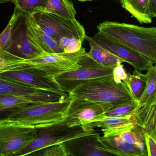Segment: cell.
<instances>
[{
	"instance_id": "obj_9",
	"label": "cell",
	"mask_w": 156,
	"mask_h": 156,
	"mask_svg": "<svg viewBox=\"0 0 156 156\" xmlns=\"http://www.w3.org/2000/svg\"><path fill=\"white\" fill-rule=\"evenodd\" d=\"M0 77L44 91L59 94L66 93L56 83L54 76L30 66L21 67L2 73L0 74Z\"/></svg>"
},
{
	"instance_id": "obj_23",
	"label": "cell",
	"mask_w": 156,
	"mask_h": 156,
	"mask_svg": "<svg viewBox=\"0 0 156 156\" xmlns=\"http://www.w3.org/2000/svg\"><path fill=\"white\" fill-rule=\"evenodd\" d=\"M140 107L139 101L133 100L129 101L108 110L93 119L90 123L96 122L107 117H123L132 115L136 113Z\"/></svg>"
},
{
	"instance_id": "obj_8",
	"label": "cell",
	"mask_w": 156,
	"mask_h": 156,
	"mask_svg": "<svg viewBox=\"0 0 156 156\" xmlns=\"http://www.w3.org/2000/svg\"><path fill=\"white\" fill-rule=\"evenodd\" d=\"M36 134L34 127L0 121V156H13L30 144Z\"/></svg>"
},
{
	"instance_id": "obj_12",
	"label": "cell",
	"mask_w": 156,
	"mask_h": 156,
	"mask_svg": "<svg viewBox=\"0 0 156 156\" xmlns=\"http://www.w3.org/2000/svg\"><path fill=\"white\" fill-rule=\"evenodd\" d=\"M96 43L132 66L135 70L147 71L154 63L152 60L129 47L98 32L91 37Z\"/></svg>"
},
{
	"instance_id": "obj_38",
	"label": "cell",
	"mask_w": 156,
	"mask_h": 156,
	"mask_svg": "<svg viewBox=\"0 0 156 156\" xmlns=\"http://www.w3.org/2000/svg\"><path fill=\"white\" fill-rule=\"evenodd\" d=\"M116 1H119V0H116Z\"/></svg>"
},
{
	"instance_id": "obj_7",
	"label": "cell",
	"mask_w": 156,
	"mask_h": 156,
	"mask_svg": "<svg viewBox=\"0 0 156 156\" xmlns=\"http://www.w3.org/2000/svg\"><path fill=\"white\" fill-rule=\"evenodd\" d=\"M36 24L58 43L63 37L79 39L84 41L86 32L83 26L76 20H69L45 12L30 14Z\"/></svg>"
},
{
	"instance_id": "obj_36",
	"label": "cell",
	"mask_w": 156,
	"mask_h": 156,
	"mask_svg": "<svg viewBox=\"0 0 156 156\" xmlns=\"http://www.w3.org/2000/svg\"><path fill=\"white\" fill-rule=\"evenodd\" d=\"M78 1L84 2L92 1H95V0H77Z\"/></svg>"
},
{
	"instance_id": "obj_10",
	"label": "cell",
	"mask_w": 156,
	"mask_h": 156,
	"mask_svg": "<svg viewBox=\"0 0 156 156\" xmlns=\"http://www.w3.org/2000/svg\"><path fill=\"white\" fill-rule=\"evenodd\" d=\"M86 52L85 49L82 47L76 52L46 53L38 58L28 60L30 64L28 66L54 76L80 67V60Z\"/></svg>"
},
{
	"instance_id": "obj_16",
	"label": "cell",
	"mask_w": 156,
	"mask_h": 156,
	"mask_svg": "<svg viewBox=\"0 0 156 156\" xmlns=\"http://www.w3.org/2000/svg\"><path fill=\"white\" fill-rule=\"evenodd\" d=\"M26 26L31 37L45 52L52 54L64 52L55 41L36 24L30 14H26Z\"/></svg>"
},
{
	"instance_id": "obj_15",
	"label": "cell",
	"mask_w": 156,
	"mask_h": 156,
	"mask_svg": "<svg viewBox=\"0 0 156 156\" xmlns=\"http://www.w3.org/2000/svg\"><path fill=\"white\" fill-rule=\"evenodd\" d=\"M136 114L123 117H107L96 122L82 125L86 130L94 131L95 128H101L104 136H119L128 130H132L136 126Z\"/></svg>"
},
{
	"instance_id": "obj_29",
	"label": "cell",
	"mask_w": 156,
	"mask_h": 156,
	"mask_svg": "<svg viewBox=\"0 0 156 156\" xmlns=\"http://www.w3.org/2000/svg\"><path fill=\"white\" fill-rule=\"evenodd\" d=\"M83 41L78 39L70 37H63L58 42L65 52L73 53L79 51L82 48Z\"/></svg>"
},
{
	"instance_id": "obj_11",
	"label": "cell",
	"mask_w": 156,
	"mask_h": 156,
	"mask_svg": "<svg viewBox=\"0 0 156 156\" xmlns=\"http://www.w3.org/2000/svg\"><path fill=\"white\" fill-rule=\"evenodd\" d=\"M100 134L94 132L62 143L67 156H123L116 150L104 144Z\"/></svg>"
},
{
	"instance_id": "obj_37",
	"label": "cell",
	"mask_w": 156,
	"mask_h": 156,
	"mask_svg": "<svg viewBox=\"0 0 156 156\" xmlns=\"http://www.w3.org/2000/svg\"><path fill=\"white\" fill-rule=\"evenodd\" d=\"M2 112V110H1V109H0V112Z\"/></svg>"
},
{
	"instance_id": "obj_33",
	"label": "cell",
	"mask_w": 156,
	"mask_h": 156,
	"mask_svg": "<svg viewBox=\"0 0 156 156\" xmlns=\"http://www.w3.org/2000/svg\"><path fill=\"white\" fill-rule=\"evenodd\" d=\"M113 76L114 81L117 83H120L122 81L124 82L126 80L127 73L122 64L118 65L113 69Z\"/></svg>"
},
{
	"instance_id": "obj_19",
	"label": "cell",
	"mask_w": 156,
	"mask_h": 156,
	"mask_svg": "<svg viewBox=\"0 0 156 156\" xmlns=\"http://www.w3.org/2000/svg\"><path fill=\"white\" fill-rule=\"evenodd\" d=\"M102 142L107 146L116 150L123 156H147V151L142 150L138 146L128 143L119 136H100Z\"/></svg>"
},
{
	"instance_id": "obj_24",
	"label": "cell",
	"mask_w": 156,
	"mask_h": 156,
	"mask_svg": "<svg viewBox=\"0 0 156 156\" xmlns=\"http://www.w3.org/2000/svg\"><path fill=\"white\" fill-rule=\"evenodd\" d=\"M129 91L136 100L139 101L145 90L146 78L145 74L135 70L132 74L127 73L126 79L124 81Z\"/></svg>"
},
{
	"instance_id": "obj_20",
	"label": "cell",
	"mask_w": 156,
	"mask_h": 156,
	"mask_svg": "<svg viewBox=\"0 0 156 156\" xmlns=\"http://www.w3.org/2000/svg\"><path fill=\"white\" fill-rule=\"evenodd\" d=\"M121 7L140 23H151L148 12L149 0H119Z\"/></svg>"
},
{
	"instance_id": "obj_5",
	"label": "cell",
	"mask_w": 156,
	"mask_h": 156,
	"mask_svg": "<svg viewBox=\"0 0 156 156\" xmlns=\"http://www.w3.org/2000/svg\"><path fill=\"white\" fill-rule=\"evenodd\" d=\"M12 15L13 20L10 42L5 51L27 60L47 53L29 34L26 26V13L15 7Z\"/></svg>"
},
{
	"instance_id": "obj_26",
	"label": "cell",
	"mask_w": 156,
	"mask_h": 156,
	"mask_svg": "<svg viewBox=\"0 0 156 156\" xmlns=\"http://www.w3.org/2000/svg\"><path fill=\"white\" fill-rule=\"evenodd\" d=\"M145 74L146 84L145 90L139 100L140 106L156 98V67L153 65Z\"/></svg>"
},
{
	"instance_id": "obj_34",
	"label": "cell",
	"mask_w": 156,
	"mask_h": 156,
	"mask_svg": "<svg viewBox=\"0 0 156 156\" xmlns=\"http://www.w3.org/2000/svg\"><path fill=\"white\" fill-rule=\"evenodd\" d=\"M148 12L151 19L156 17V0H149Z\"/></svg>"
},
{
	"instance_id": "obj_25",
	"label": "cell",
	"mask_w": 156,
	"mask_h": 156,
	"mask_svg": "<svg viewBox=\"0 0 156 156\" xmlns=\"http://www.w3.org/2000/svg\"><path fill=\"white\" fill-rule=\"evenodd\" d=\"M28 60L0 50V74L11 70L30 65Z\"/></svg>"
},
{
	"instance_id": "obj_28",
	"label": "cell",
	"mask_w": 156,
	"mask_h": 156,
	"mask_svg": "<svg viewBox=\"0 0 156 156\" xmlns=\"http://www.w3.org/2000/svg\"><path fill=\"white\" fill-rule=\"evenodd\" d=\"M119 136L126 142L130 144L136 145L139 147L142 150L147 151L145 149V142L143 133L141 129L135 126L132 130H128L121 133Z\"/></svg>"
},
{
	"instance_id": "obj_6",
	"label": "cell",
	"mask_w": 156,
	"mask_h": 156,
	"mask_svg": "<svg viewBox=\"0 0 156 156\" xmlns=\"http://www.w3.org/2000/svg\"><path fill=\"white\" fill-rule=\"evenodd\" d=\"M80 67L76 69L54 75L56 83L68 94L80 84L113 75L114 68L99 64L89 57L87 52L80 60Z\"/></svg>"
},
{
	"instance_id": "obj_31",
	"label": "cell",
	"mask_w": 156,
	"mask_h": 156,
	"mask_svg": "<svg viewBox=\"0 0 156 156\" xmlns=\"http://www.w3.org/2000/svg\"><path fill=\"white\" fill-rule=\"evenodd\" d=\"M144 142L147 148V156H156V130L149 133H143Z\"/></svg>"
},
{
	"instance_id": "obj_13",
	"label": "cell",
	"mask_w": 156,
	"mask_h": 156,
	"mask_svg": "<svg viewBox=\"0 0 156 156\" xmlns=\"http://www.w3.org/2000/svg\"><path fill=\"white\" fill-rule=\"evenodd\" d=\"M114 108L115 107L109 104L71 98L64 119L69 126H82L90 123L96 118Z\"/></svg>"
},
{
	"instance_id": "obj_30",
	"label": "cell",
	"mask_w": 156,
	"mask_h": 156,
	"mask_svg": "<svg viewBox=\"0 0 156 156\" xmlns=\"http://www.w3.org/2000/svg\"><path fill=\"white\" fill-rule=\"evenodd\" d=\"M30 155L42 156H67L62 143L52 145L32 153Z\"/></svg>"
},
{
	"instance_id": "obj_14",
	"label": "cell",
	"mask_w": 156,
	"mask_h": 156,
	"mask_svg": "<svg viewBox=\"0 0 156 156\" xmlns=\"http://www.w3.org/2000/svg\"><path fill=\"white\" fill-rule=\"evenodd\" d=\"M68 96L67 93L51 92L28 95H0V109L2 112L32 104L59 101Z\"/></svg>"
},
{
	"instance_id": "obj_3",
	"label": "cell",
	"mask_w": 156,
	"mask_h": 156,
	"mask_svg": "<svg viewBox=\"0 0 156 156\" xmlns=\"http://www.w3.org/2000/svg\"><path fill=\"white\" fill-rule=\"evenodd\" d=\"M71 100L69 95L59 101L32 104L14 108L0 121L36 128L52 125L64 119Z\"/></svg>"
},
{
	"instance_id": "obj_22",
	"label": "cell",
	"mask_w": 156,
	"mask_h": 156,
	"mask_svg": "<svg viewBox=\"0 0 156 156\" xmlns=\"http://www.w3.org/2000/svg\"><path fill=\"white\" fill-rule=\"evenodd\" d=\"M0 77V95H28L48 92Z\"/></svg>"
},
{
	"instance_id": "obj_32",
	"label": "cell",
	"mask_w": 156,
	"mask_h": 156,
	"mask_svg": "<svg viewBox=\"0 0 156 156\" xmlns=\"http://www.w3.org/2000/svg\"><path fill=\"white\" fill-rule=\"evenodd\" d=\"M13 20V17L12 15L7 27L0 34V50L6 51L9 44Z\"/></svg>"
},
{
	"instance_id": "obj_4",
	"label": "cell",
	"mask_w": 156,
	"mask_h": 156,
	"mask_svg": "<svg viewBox=\"0 0 156 156\" xmlns=\"http://www.w3.org/2000/svg\"><path fill=\"white\" fill-rule=\"evenodd\" d=\"M36 130L35 138L13 156L30 155L47 147L61 144L95 131L86 130L81 126H69L64 119L52 125L36 128Z\"/></svg>"
},
{
	"instance_id": "obj_21",
	"label": "cell",
	"mask_w": 156,
	"mask_h": 156,
	"mask_svg": "<svg viewBox=\"0 0 156 156\" xmlns=\"http://www.w3.org/2000/svg\"><path fill=\"white\" fill-rule=\"evenodd\" d=\"M43 12L69 20L76 19V14L73 3L70 0H47L46 7Z\"/></svg>"
},
{
	"instance_id": "obj_18",
	"label": "cell",
	"mask_w": 156,
	"mask_h": 156,
	"mask_svg": "<svg viewBox=\"0 0 156 156\" xmlns=\"http://www.w3.org/2000/svg\"><path fill=\"white\" fill-rule=\"evenodd\" d=\"M85 39L88 42L90 48L87 54L98 63L105 67L114 68L118 65L124 62L123 60L94 42L90 36L86 35Z\"/></svg>"
},
{
	"instance_id": "obj_1",
	"label": "cell",
	"mask_w": 156,
	"mask_h": 156,
	"mask_svg": "<svg viewBox=\"0 0 156 156\" xmlns=\"http://www.w3.org/2000/svg\"><path fill=\"white\" fill-rule=\"evenodd\" d=\"M99 32L156 62V28L106 21L97 27Z\"/></svg>"
},
{
	"instance_id": "obj_17",
	"label": "cell",
	"mask_w": 156,
	"mask_h": 156,
	"mask_svg": "<svg viewBox=\"0 0 156 156\" xmlns=\"http://www.w3.org/2000/svg\"><path fill=\"white\" fill-rule=\"evenodd\" d=\"M156 98L140 107L136 114V126L142 131L150 133L156 130Z\"/></svg>"
},
{
	"instance_id": "obj_27",
	"label": "cell",
	"mask_w": 156,
	"mask_h": 156,
	"mask_svg": "<svg viewBox=\"0 0 156 156\" xmlns=\"http://www.w3.org/2000/svg\"><path fill=\"white\" fill-rule=\"evenodd\" d=\"M47 0H12L15 7L21 11L31 14L37 12L44 11Z\"/></svg>"
},
{
	"instance_id": "obj_35",
	"label": "cell",
	"mask_w": 156,
	"mask_h": 156,
	"mask_svg": "<svg viewBox=\"0 0 156 156\" xmlns=\"http://www.w3.org/2000/svg\"><path fill=\"white\" fill-rule=\"evenodd\" d=\"M12 0H0V5L5 3H8V2H12Z\"/></svg>"
},
{
	"instance_id": "obj_2",
	"label": "cell",
	"mask_w": 156,
	"mask_h": 156,
	"mask_svg": "<svg viewBox=\"0 0 156 156\" xmlns=\"http://www.w3.org/2000/svg\"><path fill=\"white\" fill-rule=\"evenodd\" d=\"M69 95L72 98L109 104L115 107L129 101L136 100L126 83L123 81L116 83L113 75L80 84Z\"/></svg>"
}]
</instances>
